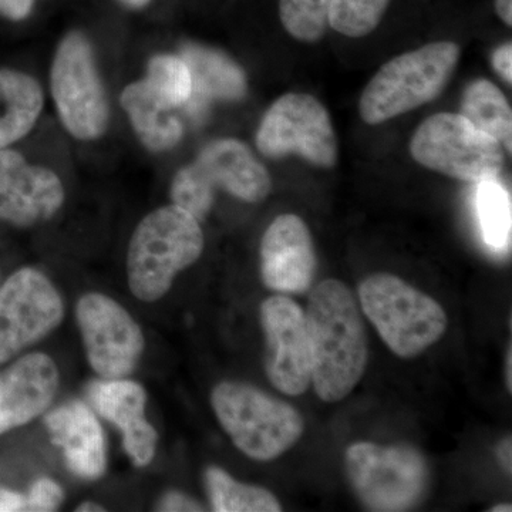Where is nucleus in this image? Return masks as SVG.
Instances as JSON below:
<instances>
[{
  "mask_svg": "<svg viewBox=\"0 0 512 512\" xmlns=\"http://www.w3.org/2000/svg\"><path fill=\"white\" fill-rule=\"evenodd\" d=\"M64 198L66 192L55 171L29 164L18 151L0 150V220L32 227L55 217Z\"/></svg>",
  "mask_w": 512,
  "mask_h": 512,
  "instance_id": "obj_13",
  "label": "nucleus"
},
{
  "mask_svg": "<svg viewBox=\"0 0 512 512\" xmlns=\"http://www.w3.org/2000/svg\"><path fill=\"white\" fill-rule=\"evenodd\" d=\"M160 510L163 511H202L201 505L195 503L187 495L180 493H170L165 495L160 504Z\"/></svg>",
  "mask_w": 512,
  "mask_h": 512,
  "instance_id": "obj_32",
  "label": "nucleus"
},
{
  "mask_svg": "<svg viewBox=\"0 0 512 512\" xmlns=\"http://www.w3.org/2000/svg\"><path fill=\"white\" fill-rule=\"evenodd\" d=\"M215 190L195 163L185 165L175 174L171 184V200L195 220L207 217L214 204Z\"/></svg>",
  "mask_w": 512,
  "mask_h": 512,
  "instance_id": "obj_28",
  "label": "nucleus"
},
{
  "mask_svg": "<svg viewBox=\"0 0 512 512\" xmlns=\"http://www.w3.org/2000/svg\"><path fill=\"white\" fill-rule=\"evenodd\" d=\"M392 0H330L329 28L348 37H365L380 25Z\"/></svg>",
  "mask_w": 512,
  "mask_h": 512,
  "instance_id": "obj_27",
  "label": "nucleus"
},
{
  "mask_svg": "<svg viewBox=\"0 0 512 512\" xmlns=\"http://www.w3.org/2000/svg\"><path fill=\"white\" fill-rule=\"evenodd\" d=\"M497 456L498 460H500L501 466H503L504 470L507 471L508 474H511L512 471V441L511 437H507L498 444L497 447Z\"/></svg>",
  "mask_w": 512,
  "mask_h": 512,
  "instance_id": "obj_34",
  "label": "nucleus"
},
{
  "mask_svg": "<svg viewBox=\"0 0 512 512\" xmlns=\"http://www.w3.org/2000/svg\"><path fill=\"white\" fill-rule=\"evenodd\" d=\"M77 511L79 512H99L104 511L103 507H100V505L94 504V503H84L80 505L79 508H77Z\"/></svg>",
  "mask_w": 512,
  "mask_h": 512,
  "instance_id": "obj_38",
  "label": "nucleus"
},
{
  "mask_svg": "<svg viewBox=\"0 0 512 512\" xmlns=\"http://www.w3.org/2000/svg\"><path fill=\"white\" fill-rule=\"evenodd\" d=\"M183 57L194 79L192 94L234 101L247 93V79L241 67L217 50L187 45Z\"/></svg>",
  "mask_w": 512,
  "mask_h": 512,
  "instance_id": "obj_21",
  "label": "nucleus"
},
{
  "mask_svg": "<svg viewBox=\"0 0 512 512\" xmlns=\"http://www.w3.org/2000/svg\"><path fill=\"white\" fill-rule=\"evenodd\" d=\"M359 299L387 348L402 359L421 355L446 333L448 319L440 303L399 276H367Z\"/></svg>",
  "mask_w": 512,
  "mask_h": 512,
  "instance_id": "obj_5",
  "label": "nucleus"
},
{
  "mask_svg": "<svg viewBox=\"0 0 512 512\" xmlns=\"http://www.w3.org/2000/svg\"><path fill=\"white\" fill-rule=\"evenodd\" d=\"M205 484L212 508L217 512H279L281 504L271 491L234 480L227 471L210 467Z\"/></svg>",
  "mask_w": 512,
  "mask_h": 512,
  "instance_id": "obj_23",
  "label": "nucleus"
},
{
  "mask_svg": "<svg viewBox=\"0 0 512 512\" xmlns=\"http://www.w3.org/2000/svg\"><path fill=\"white\" fill-rule=\"evenodd\" d=\"M77 323L94 372L123 379L143 355L144 336L130 313L109 296L89 293L77 303Z\"/></svg>",
  "mask_w": 512,
  "mask_h": 512,
  "instance_id": "obj_11",
  "label": "nucleus"
},
{
  "mask_svg": "<svg viewBox=\"0 0 512 512\" xmlns=\"http://www.w3.org/2000/svg\"><path fill=\"white\" fill-rule=\"evenodd\" d=\"M63 302L42 272L23 268L0 291V363L45 338L62 322Z\"/></svg>",
  "mask_w": 512,
  "mask_h": 512,
  "instance_id": "obj_10",
  "label": "nucleus"
},
{
  "mask_svg": "<svg viewBox=\"0 0 512 512\" xmlns=\"http://www.w3.org/2000/svg\"><path fill=\"white\" fill-rule=\"evenodd\" d=\"M59 372L43 353L19 359L0 375V434L29 423L55 399Z\"/></svg>",
  "mask_w": 512,
  "mask_h": 512,
  "instance_id": "obj_16",
  "label": "nucleus"
},
{
  "mask_svg": "<svg viewBox=\"0 0 512 512\" xmlns=\"http://www.w3.org/2000/svg\"><path fill=\"white\" fill-rule=\"evenodd\" d=\"M94 410L123 431L124 450L136 466H147L156 454L157 431L146 420L147 393L131 380H101L89 387Z\"/></svg>",
  "mask_w": 512,
  "mask_h": 512,
  "instance_id": "obj_15",
  "label": "nucleus"
},
{
  "mask_svg": "<svg viewBox=\"0 0 512 512\" xmlns=\"http://www.w3.org/2000/svg\"><path fill=\"white\" fill-rule=\"evenodd\" d=\"M495 72L508 84L512 83V45L511 42L504 43L503 46L494 50L493 59H491Z\"/></svg>",
  "mask_w": 512,
  "mask_h": 512,
  "instance_id": "obj_31",
  "label": "nucleus"
},
{
  "mask_svg": "<svg viewBox=\"0 0 512 512\" xmlns=\"http://www.w3.org/2000/svg\"><path fill=\"white\" fill-rule=\"evenodd\" d=\"M262 156H298L319 168L338 164L335 127L326 107L311 94L286 93L266 111L256 131Z\"/></svg>",
  "mask_w": 512,
  "mask_h": 512,
  "instance_id": "obj_9",
  "label": "nucleus"
},
{
  "mask_svg": "<svg viewBox=\"0 0 512 512\" xmlns=\"http://www.w3.org/2000/svg\"><path fill=\"white\" fill-rule=\"evenodd\" d=\"M477 210L488 247L505 249L511 241V197L495 180L478 183Z\"/></svg>",
  "mask_w": 512,
  "mask_h": 512,
  "instance_id": "obj_24",
  "label": "nucleus"
},
{
  "mask_svg": "<svg viewBox=\"0 0 512 512\" xmlns=\"http://www.w3.org/2000/svg\"><path fill=\"white\" fill-rule=\"evenodd\" d=\"M35 0H0V15L9 20H23L32 12Z\"/></svg>",
  "mask_w": 512,
  "mask_h": 512,
  "instance_id": "obj_30",
  "label": "nucleus"
},
{
  "mask_svg": "<svg viewBox=\"0 0 512 512\" xmlns=\"http://www.w3.org/2000/svg\"><path fill=\"white\" fill-rule=\"evenodd\" d=\"M410 154L416 163L456 180H495L504 167V148L461 114L439 113L414 131Z\"/></svg>",
  "mask_w": 512,
  "mask_h": 512,
  "instance_id": "obj_8",
  "label": "nucleus"
},
{
  "mask_svg": "<svg viewBox=\"0 0 512 512\" xmlns=\"http://www.w3.org/2000/svg\"><path fill=\"white\" fill-rule=\"evenodd\" d=\"M121 107L138 140L148 151L165 153L173 150L184 136V127L173 107L156 93L146 79L128 84L120 97Z\"/></svg>",
  "mask_w": 512,
  "mask_h": 512,
  "instance_id": "obj_19",
  "label": "nucleus"
},
{
  "mask_svg": "<svg viewBox=\"0 0 512 512\" xmlns=\"http://www.w3.org/2000/svg\"><path fill=\"white\" fill-rule=\"evenodd\" d=\"M491 512H511L512 508L510 504H500L495 505L494 508H491Z\"/></svg>",
  "mask_w": 512,
  "mask_h": 512,
  "instance_id": "obj_39",
  "label": "nucleus"
},
{
  "mask_svg": "<svg viewBox=\"0 0 512 512\" xmlns=\"http://www.w3.org/2000/svg\"><path fill=\"white\" fill-rule=\"evenodd\" d=\"M45 107V93L35 77L0 69V150L28 136Z\"/></svg>",
  "mask_w": 512,
  "mask_h": 512,
  "instance_id": "obj_20",
  "label": "nucleus"
},
{
  "mask_svg": "<svg viewBox=\"0 0 512 512\" xmlns=\"http://www.w3.org/2000/svg\"><path fill=\"white\" fill-rule=\"evenodd\" d=\"M211 187L227 191L238 200L256 204L271 194L268 170L248 146L235 138L211 141L194 161Z\"/></svg>",
  "mask_w": 512,
  "mask_h": 512,
  "instance_id": "obj_17",
  "label": "nucleus"
},
{
  "mask_svg": "<svg viewBox=\"0 0 512 512\" xmlns=\"http://www.w3.org/2000/svg\"><path fill=\"white\" fill-rule=\"evenodd\" d=\"M56 446L62 447L67 466L77 476L96 480L106 470L103 430L86 404L70 402L45 417Z\"/></svg>",
  "mask_w": 512,
  "mask_h": 512,
  "instance_id": "obj_18",
  "label": "nucleus"
},
{
  "mask_svg": "<svg viewBox=\"0 0 512 512\" xmlns=\"http://www.w3.org/2000/svg\"><path fill=\"white\" fill-rule=\"evenodd\" d=\"M330 0H279V18L286 32L303 43H316L329 28Z\"/></svg>",
  "mask_w": 512,
  "mask_h": 512,
  "instance_id": "obj_26",
  "label": "nucleus"
},
{
  "mask_svg": "<svg viewBox=\"0 0 512 512\" xmlns=\"http://www.w3.org/2000/svg\"><path fill=\"white\" fill-rule=\"evenodd\" d=\"M28 510L26 498L9 490H0V512Z\"/></svg>",
  "mask_w": 512,
  "mask_h": 512,
  "instance_id": "obj_33",
  "label": "nucleus"
},
{
  "mask_svg": "<svg viewBox=\"0 0 512 512\" xmlns=\"http://www.w3.org/2000/svg\"><path fill=\"white\" fill-rule=\"evenodd\" d=\"M460 114L511 153L512 111L505 94L493 82L478 79L464 90Z\"/></svg>",
  "mask_w": 512,
  "mask_h": 512,
  "instance_id": "obj_22",
  "label": "nucleus"
},
{
  "mask_svg": "<svg viewBox=\"0 0 512 512\" xmlns=\"http://www.w3.org/2000/svg\"><path fill=\"white\" fill-rule=\"evenodd\" d=\"M512 349H508L507 365H505V383H507L508 392H512Z\"/></svg>",
  "mask_w": 512,
  "mask_h": 512,
  "instance_id": "obj_36",
  "label": "nucleus"
},
{
  "mask_svg": "<svg viewBox=\"0 0 512 512\" xmlns=\"http://www.w3.org/2000/svg\"><path fill=\"white\" fill-rule=\"evenodd\" d=\"M50 90L57 116L70 136L99 140L110 121V104L89 37L67 33L57 46L50 69Z\"/></svg>",
  "mask_w": 512,
  "mask_h": 512,
  "instance_id": "obj_6",
  "label": "nucleus"
},
{
  "mask_svg": "<svg viewBox=\"0 0 512 512\" xmlns=\"http://www.w3.org/2000/svg\"><path fill=\"white\" fill-rule=\"evenodd\" d=\"M305 318L315 392L323 402H340L360 383L369 360L359 305L343 282L326 279L309 296Z\"/></svg>",
  "mask_w": 512,
  "mask_h": 512,
  "instance_id": "obj_1",
  "label": "nucleus"
},
{
  "mask_svg": "<svg viewBox=\"0 0 512 512\" xmlns=\"http://www.w3.org/2000/svg\"><path fill=\"white\" fill-rule=\"evenodd\" d=\"M146 80L173 109L185 106L194 92V79L184 57L168 53L154 56L148 62Z\"/></svg>",
  "mask_w": 512,
  "mask_h": 512,
  "instance_id": "obj_25",
  "label": "nucleus"
},
{
  "mask_svg": "<svg viewBox=\"0 0 512 512\" xmlns=\"http://www.w3.org/2000/svg\"><path fill=\"white\" fill-rule=\"evenodd\" d=\"M222 429L249 458L272 461L295 446L305 430L302 414L251 384L222 382L211 393Z\"/></svg>",
  "mask_w": 512,
  "mask_h": 512,
  "instance_id": "obj_4",
  "label": "nucleus"
},
{
  "mask_svg": "<svg viewBox=\"0 0 512 512\" xmlns=\"http://www.w3.org/2000/svg\"><path fill=\"white\" fill-rule=\"evenodd\" d=\"M495 12L505 25H512V0H495Z\"/></svg>",
  "mask_w": 512,
  "mask_h": 512,
  "instance_id": "obj_35",
  "label": "nucleus"
},
{
  "mask_svg": "<svg viewBox=\"0 0 512 512\" xmlns=\"http://www.w3.org/2000/svg\"><path fill=\"white\" fill-rule=\"evenodd\" d=\"M123 5H126L127 8L131 9H143L146 8L148 3L151 2V0H120Z\"/></svg>",
  "mask_w": 512,
  "mask_h": 512,
  "instance_id": "obj_37",
  "label": "nucleus"
},
{
  "mask_svg": "<svg viewBox=\"0 0 512 512\" xmlns=\"http://www.w3.org/2000/svg\"><path fill=\"white\" fill-rule=\"evenodd\" d=\"M204 251L200 221L177 205L150 212L137 225L127 252L128 285L136 298L156 302L170 291L175 276Z\"/></svg>",
  "mask_w": 512,
  "mask_h": 512,
  "instance_id": "obj_2",
  "label": "nucleus"
},
{
  "mask_svg": "<svg viewBox=\"0 0 512 512\" xmlns=\"http://www.w3.org/2000/svg\"><path fill=\"white\" fill-rule=\"evenodd\" d=\"M63 501V490L49 478L37 481L26 498L28 511H55Z\"/></svg>",
  "mask_w": 512,
  "mask_h": 512,
  "instance_id": "obj_29",
  "label": "nucleus"
},
{
  "mask_svg": "<svg viewBox=\"0 0 512 512\" xmlns=\"http://www.w3.org/2000/svg\"><path fill=\"white\" fill-rule=\"evenodd\" d=\"M345 461L350 484L367 510H412L426 494L429 467L416 448L359 441L346 450Z\"/></svg>",
  "mask_w": 512,
  "mask_h": 512,
  "instance_id": "obj_7",
  "label": "nucleus"
},
{
  "mask_svg": "<svg viewBox=\"0 0 512 512\" xmlns=\"http://www.w3.org/2000/svg\"><path fill=\"white\" fill-rule=\"evenodd\" d=\"M460 57L461 47L454 42H434L394 57L363 90L360 117L369 126H377L437 99L450 83Z\"/></svg>",
  "mask_w": 512,
  "mask_h": 512,
  "instance_id": "obj_3",
  "label": "nucleus"
},
{
  "mask_svg": "<svg viewBox=\"0 0 512 512\" xmlns=\"http://www.w3.org/2000/svg\"><path fill=\"white\" fill-rule=\"evenodd\" d=\"M265 372L279 392L299 396L312 383V355L305 311L288 296L275 295L261 306Z\"/></svg>",
  "mask_w": 512,
  "mask_h": 512,
  "instance_id": "obj_12",
  "label": "nucleus"
},
{
  "mask_svg": "<svg viewBox=\"0 0 512 512\" xmlns=\"http://www.w3.org/2000/svg\"><path fill=\"white\" fill-rule=\"evenodd\" d=\"M315 274L316 254L308 225L298 215H279L262 238V282L281 295H301L311 289Z\"/></svg>",
  "mask_w": 512,
  "mask_h": 512,
  "instance_id": "obj_14",
  "label": "nucleus"
}]
</instances>
